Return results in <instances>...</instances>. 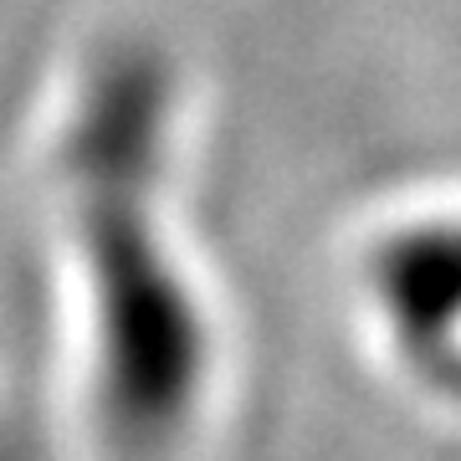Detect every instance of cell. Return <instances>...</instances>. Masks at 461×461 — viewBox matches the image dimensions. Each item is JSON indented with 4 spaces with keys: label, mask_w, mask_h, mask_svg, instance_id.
Listing matches in <instances>:
<instances>
[{
    "label": "cell",
    "mask_w": 461,
    "mask_h": 461,
    "mask_svg": "<svg viewBox=\"0 0 461 461\" xmlns=\"http://www.w3.org/2000/svg\"><path fill=\"white\" fill-rule=\"evenodd\" d=\"M165 133L169 62L144 41L103 47L67 129V205L93 287L103 436L129 461L165 456L211 379V329L159 221Z\"/></svg>",
    "instance_id": "1"
},
{
    "label": "cell",
    "mask_w": 461,
    "mask_h": 461,
    "mask_svg": "<svg viewBox=\"0 0 461 461\" xmlns=\"http://www.w3.org/2000/svg\"><path fill=\"white\" fill-rule=\"evenodd\" d=\"M359 282L411 375L461 400V205L390 221L364 247Z\"/></svg>",
    "instance_id": "2"
},
{
    "label": "cell",
    "mask_w": 461,
    "mask_h": 461,
    "mask_svg": "<svg viewBox=\"0 0 461 461\" xmlns=\"http://www.w3.org/2000/svg\"><path fill=\"white\" fill-rule=\"evenodd\" d=\"M0 461H32V451H26L16 436H0Z\"/></svg>",
    "instance_id": "3"
}]
</instances>
